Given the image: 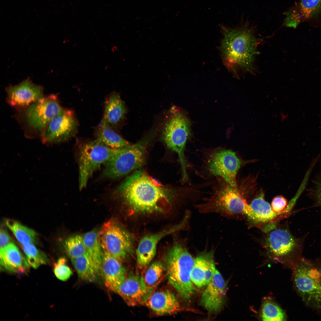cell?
Here are the masks:
<instances>
[{"mask_svg":"<svg viewBox=\"0 0 321 321\" xmlns=\"http://www.w3.org/2000/svg\"><path fill=\"white\" fill-rule=\"evenodd\" d=\"M117 190L136 213H164L171 209V198L167 190L143 170L128 177Z\"/></svg>","mask_w":321,"mask_h":321,"instance_id":"cell-1","label":"cell"},{"mask_svg":"<svg viewBox=\"0 0 321 321\" xmlns=\"http://www.w3.org/2000/svg\"><path fill=\"white\" fill-rule=\"evenodd\" d=\"M221 28L223 38L221 51L226 67L237 76L240 73H252L260 40L248 25Z\"/></svg>","mask_w":321,"mask_h":321,"instance_id":"cell-2","label":"cell"},{"mask_svg":"<svg viewBox=\"0 0 321 321\" xmlns=\"http://www.w3.org/2000/svg\"><path fill=\"white\" fill-rule=\"evenodd\" d=\"M212 193L196 208L202 213H216L226 217L245 215L256 221L254 214L238 188L231 186L224 179L217 177Z\"/></svg>","mask_w":321,"mask_h":321,"instance_id":"cell-3","label":"cell"},{"mask_svg":"<svg viewBox=\"0 0 321 321\" xmlns=\"http://www.w3.org/2000/svg\"><path fill=\"white\" fill-rule=\"evenodd\" d=\"M194 259L185 243L178 241L167 249L164 256L168 282L185 300H190L194 292L191 279Z\"/></svg>","mask_w":321,"mask_h":321,"instance_id":"cell-4","label":"cell"},{"mask_svg":"<svg viewBox=\"0 0 321 321\" xmlns=\"http://www.w3.org/2000/svg\"><path fill=\"white\" fill-rule=\"evenodd\" d=\"M63 109L56 96L51 94L17 111L16 117L26 137H40L49 122Z\"/></svg>","mask_w":321,"mask_h":321,"instance_id":"cell-5","label":"cell"},{"mask_svg":"<svg viewBox=\"0 0 321 321\" xmlns=\"http://www.w3.org/2000/svg\"><path fill=\"white\" fill-rule=\"evenodd\" d=\"M169 117L162 131L163 140L167 147L178 155L182 172V181H188L187 166L184 155L185 145L191 134V124L185 115L176 108L171 109Z\"/></svg>","mask_w":321,"mask_h":321,"instance_id":"cell-6","label":"cell"},{"mask_svg":"<svg viewBox=\"0 0 321 321\" xmlns=\"http://www.w3.org/2000/svg\"><path fill=\"white\" fill-rule=\"evenodd\" d=\"M296 289L305 303L321 309V276L316 265L303 258L298 259L294 268Z\"/></svg>","mask_w":321,"mask_h":321,"instance_id":"cell-7","label":"cell"},{"mask_svg":"<svg viewBox=\"0 0 321 321\" xmlns=\"http://www.w3.org/2000/svg\"><path fill=\"white\" fill-rule=\"evenodd\" d=\"M146 155L145 145L141 141L116 149L104 164L103 175L111 179L122 177L142 167L145 162Z\"/></svg>","mask_w":321,"mask_h":321,"instance_id":"cell-8","label":"cell"},{"mask_svg":"<svg viewBox=\"0 0 321 321\" xmlns=\"http://www.w3.org/2000/svg\"><path fill=\"white\" fill-rule=\"evenodd\" d=\"M99 233L103 250L120 261L134 254L133 236L114 220H110L106 222Z\"/></svg>","mask_w":321,"mask_h":321,"instance_id":"cell-9","label":"cell"},{"mask_svg":"<svg viewBox=\"0 0 321 321\" xmlns=\"http://www.w3.org/2000/svg\"><path fill=\"white\" fill-rule=\"evenodd\" d=\"M116 150L106 146L96 139L82 146L78 159L80 190L86 187L93 173L109 159Z\"/></svg>","mask_w":321,"mask_h":321,"instance_id":"cell-10","label":"cell"},{"mask_svg":"<svg viewBox=\"0 0 321 321\" xmlns=\"http://www.w3.org/2000/svg\"><path fill=\"white\" fill-rule=\"evenodd\" d=\"M241 164L235 152L231 150L221 149L215 150L210 155L206 168L210 175L221 177L231 186L236 188V176Z\"/></svg>","mask_w":321,"mask_h":321,"instance_id":"cell-11","label":"cell"},{"mask_svg":"<svg viewBox=\"0 0 321 321\" xmlns=\"http://www.w3.org/2000/svg\"><path fill=\"white\" fill-rule=\"evenodd\" d=\"M78 125L74 112L63 109L49 122L40 138L45 144L61 143L75 136Z\"/></svg>","mask_w":321,"mask_h":321,"instance_id":"cell-12","label":"cell"},{"mask_svg":"<svg viewBox=\"0 0 321 321\" xmlns=\"http://www.w3.org/2000/svg\"><path fill=\"white\" fill-rule=\"evenodd\" d=\"M6 90L8 103L17 111L44 97L43 86L34 83L29 78L7 87Z\"/></svg>","mask_w":321,"mask_h":321,"instance_id":"cell-13","label":"cell"},{"mask_svg":"<svg viewBox=\"0 0 321 321\" xmlns=\"http://www.w3.org/2000/svg\"><path fill=\"white\" fill-rule=\"evenodd\" d=\"M185 217L180 223L157 233L145 235L140 240L136 250V262L140 269H144L154 257L158 244L166 236L181 229L186 222Z\"/></svg>","mask_w":321,"mask_h":321,"instance_id":"cell-14","label":"cell"},{"mask_svg":"<svg viewBox=\"0 0 321 321\" xmlns=\"http://www.w3.org/2000/svg\"><path fill=\"white\" fill-rule=\"evenodd\" d=\"M226 285L220 272L216 269L213 276L203 292L201 302L211 313L219 311L225 301Z\"/></svg>","mask_w":321,"mask_h":321,"instance_id":"cell-15","label":"cell"},{"mask_svg":"<svg viewBox=\"0 0 321 321\" xmlns=\"http://www.w3.org/2000/svg\"><path fill=\"white\" fill-rule=\"evenodd\" d=\"M103 250L100 273L106 287L116 292L126 276V269L121 261L108 252Z\"/></svg>","mask_w":321,"mask_h":321,"instance_id":"cell-16","label":"cell"},{"mask_svg":"<svg viewBox=\"0 0 321 321\" xmlns=\"http://www.w3.org/2000/svg\"><path fill=\"white\" fill-rule=\"evenodd\" d=\"M216 269L214 250L204 251L195 259L191 273L192 282L199 288L207 285L212 279Z\"/></svg>","mask_w":321,"mask_h":321,"instance_id":"cell-17","label":"cell"},{"mask_svg":"<svg viewBox=\"0 0 321 321\" xmlns=\"http://www.w3.org/2000/svg\"><path fill=\"white\" fill-rule=\"evenodd\" d=\"M116 292L129 306L144 304L149 294L141 281L140 276L134 273L126 275Z\"/></svg>","mask_w":321,"mask_h":321,"instance_id":"cell-18","label":"cell"},{"mask_svg":"<svg viewBox=\"0 0 321 321\" xmlns=\"http://www.w3.org/2000/svg\"><path fill=\"white\" fill-rule=\"evenodd\" d=\"M144 304L159 315L173 314L181 310L180 304L175 295L167 290H154Z\"/></svg>","mask_w":321,"mask_h":321,"instance_id":"cell-19","label":"cell"},{"mask_svg":"<svg viewBox=\"0 0 321 321\" xmlns=\"http://www.w3.org/2000/svg\"><path fill=\"white\" fill-rule=\"evenodd\" d=\"M321 11V0H301L285 13L284 26L295 28L301 23L316 15Z\"/></svg>","mask_w":321,"mask_h":321,"instance_id":"cell-20","label":"cell"},{"mask_svg":"<svg viewBox=\"0 0 321 321\" xmlns=\"http://www.w3.org/2000/svg\"><path fill=\"white\" fill-rule=\"evenodd\" d=\"M266 243L271 252L278 256L286 255L300 247L297 240L284 229L272 231L267 237Z\"/></svg>","mask_w":321,"mask_h":321,"instance_id":"cell-21","label":"cell"},{"mask_svg":"<svg viewBox=\"0 0 321 321\" xmlns=\"http://www.w3.org/2000/svg\"><path fill=\"white\" fill-rule=\"evenodd\" d=\"M0 256L1 265L7 271L18 273L28 271L29 265L26 259L13 243L1 250Z\"/></svg>","mask_w":321,"mask_h":321,"instance_id":"cell-22","label":"cell"},{"mask_svg":"<svg viewBox=\"0 0 321 321\" xmlns=\"http://www.w3.org/2000/svg\"><path fill=\"white\" fill-rule=\"evenodd\" d=\"M126 112L125 105L119 94L112 93L106 100L103 118L114 129L122 121Z\"/></svg>","mask_w":321,"mask_h":321,"instance_id":"cell-23","label":"cell"},{"mask_svg":"<svg viewBox=\"0 0 321 321\" xmlns=\"http://www.w3.org/2000/svg\"><path fill=\"white\" fill-rule=\"evenodd\" d=\"M144 269L140 279L150 295L166 275V270L165 264L159 260L154 262Z\"/></svg>","mask_w":321,"mask_h":321,"instance_id":"cell-24","label":"cell"},{"mask_svg":"<svg viewBox=\"0 0 321 321\" xmlns=\"http://www.w3.org/2000/svg\"><path fill=\"white\" fill-rule=\"evenodd\" d=\"M96 136V140L111 149H118L130 145L116 132L103 118L98 127Z\"/></svg>","mask_w":321,"mask_h":321,"instance_id":"cell-25","label":"cell"},{"mask_svg":"<svg viewBox=\"0 0 321 321\" xmlns=\"http://www.w3.org/2000/svg\"><path fill=\"white\" fill-rule=\"evenodd\" d=\"M71 259L78 276L84 281H95L100 273L87 252L79 257Z\"/></svg>","mask_w":321,"mask_h":321,"instance_id":"cell-26","label":"cell"},{"mask_svg":"<svg viewBox=\"0 0 321 321\" xmlns=\"http://www.w3.org/2000/svg\"><path fill=\"white\" fill-rule=\"evenodd\" d=\"M82 237L87 252L100 273L103 250L100 240L99 233L95 230H92L84 234Z\"/></svg>","mask_w":321,"mask_h":321,"instance_id":"cell-27","label":"cell"},{"mask_svg":"<svg viewBox=\"0 0 321 321\" xmlns=\"http://www.w3.org/2000/svg\"><path fill=\"white\" fill-rule=\"evenodd\" d=\"M249 205L254 214L257 221L269 222L281 214L273 210L269 204L264 199L262 192L254 199Z\"/></svg>","mask_w":321,"mask_h":321,"instance_id":"cell-28","label":"cell"},{"mask_svg":"<svg viewBox=\"0 0 321 321\" xmlns=\"http://www.w3.org/2000/svg\"><path fill=\"white\" fill-rule=\"evenodd\" d=\"M5 223L12 232L18 240L22 245L35 243L37 239V234L33 229L21 224L19 222L12 219H6Z\"/></svg>","mask_w":321,"mask_h":321,"instance_id":"cell-29","label":"cell"},{"mask_svg":"<svg viewBox=\"0 0 321 321\" xmlns=\"http://www.w3.org/2000/svg\"><path fill=\"white\" fill-rule=\"evenodd\" d=\"M22 246L26 260L29 266L36 269L41 265L48 263V259L46 255L37 249L34 244H28Z\"/></svg>","mask_w":321,"mask_h":321,"instance_id":"cell-30","label":"cell"},{"mask_svg":"<svg viewBox=\"0 0 321 321\" xmlns=\"http://www.w3.org/2000/svg\"><path fill=\"white\" fill-rule=\"evenodd\" d=\"M261 318L263 321H284L286 316L284 312L277 305L266 300L262 305Z\"/></svg>","mask_w":321,"mask_h":321,"instance_id":"cell-31","label":"cell"},{"mask_svg":"<svg viewBox=\"0 0 321 321\" xmlns=\"http://www.w3.org/2000/svg\"><path fill=\"white\" fill-rule=\"evenodd\" d=\"M65 248L70 259L79 257L87 252L82 236L80 235L73 236L67 238L65 241Z\"/></svg>","mask_w":321,"mask_h":321,"instance_id":"cell-32","label":"cell"},{"mask_svg":"<svg viewBox=\"0 0 321 321\" xmlns=\"http://www.w3.org/2000/svg\"><path fill=\"white\" fill-rule=\"evenodd\" d=\"M54 272L57 278L62 281L68 280L73 273L67 264L66 259L63 257L60 258L54 264Z\"/></svg>","mask_w":321,"mask_h":321,"instance_id":"cell-33","label":"cell"},{"mask_svg":"<svg viewBox=\"0 0 321 321\" xmlns=\"http://www.w3.org/2000/svg\"><path fill=\"white\" fill-rule=\"evenodd\" d=\"M287 200L282 196H276L273 199L271 207L273 210L276 213H283L287 206Z\"/></svg>","mask_w":321,"mask_h":321,"instance_id":"cell-34","label":"cell"},{"mask_svg":"<svg viewBox=\"0 0 321 321\" xmlns=\"http://www.w3.org/2000/svg\"><path fill=\"white\" fill-rule=\"evenodd\" d=\"M11 237L6 230L3 227L0 232V250L2 249L12 243Z\"/></svg>","mask_w":321,"mask_h":321,"instance_id":"cell-35","label":"cell"},{"mask_svg":"<svg viewBox=\"0 0 321 321\" xmlns=\"http://www.w3.org/2000/svg\"><path fill=\"white\" fill-rule=\"evenodd\" d=\"M314 197L316 204L321 206V180L317 186L315 191Z\"/></svg>","mask_w":321,"mask_h":321,"instance_id":"cell-36","label":"cell"},{"mask_svg":"<svg viewBox=\"0 0 321 321\" xmlns=\"http://www.w3.org/2000/svg\"><path fill=\"white\" fill-rule=\"evenodd\" d=\"M316 265L320 272L321 276V261H320L318 265Z\"/></svg>","mask_w":321,"mask_h":321,"instance_id":"cell-37","label":"cell"}]
</instances>
